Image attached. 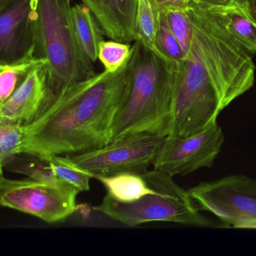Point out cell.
I'll return each instance as SVG.
<instances>
[{"label": "cell", "instance_id": "obj_1", "mask_svg": "<svg viewBox=\"0 0 256 256\" xmlns=\"http://www.w3.org/2000/svg\"><path fill=\"white\" fill-rule=\"evenodd\" d=\"M129 58L118 70H104L60 92L36 121L25 126L20 153L48 159L109 144L127 83Z\"/></svg>", "mask_w": 256, "mask_h": 256}, {"label": "cell", "instance_id": "obj_2", "mask_svg": "<svg viewBox=\"0 0 256 256\" xmlns=\"http://www.w3.org/2000/svg\"><path fill=\"white\" fill-rule=\"evenodd\" d=\"M177 65L156 49L134 42L127 83L112 122L110 143L136 134L168 135Z\"/></svg>", "mask_w": 256, "mask_h": 256}, {"label": "cell", "instance_id": "obj_3", "mask_svg": "<svg viewBox=\"0 0 256 256\" xmlns=\"http://www.w3.org/2000/svg\"><path fill=\"white\" fill-rule=\"evenodd\" d=\"M72 0H36L34 56L48 63L56 96L66 87L96 75L78 43Z\"/></svg>", "mask_w": 256, "mask_h": 256}, {"label": "cell", "instance_id": "obj_4", "mask_svg": "<svg viewBox=\"0 0 256 256\" xmlns=\"http://www.w3.org/2000/svg\"><path fill=\"white\" fill-rule=\"evenodd\" d=\"M153 192L131 203L116 201L106 195L96 211L129 227L150 222H168L196 227H212V221L200 213L189 192L172 177L156 169L142 173Z\"/></svg>", "mask_w": 256, "mask_h": 256}, {"label": "cell", "instance_id": "obj_5", "mask_svg": "<svg viewBox=\"0 0 256 256\" xmlns=\"http://www.w3.org/2000/svg\"><path fill=\"white\" fill-rule=\"evenodd\" d=\"M222 111L218 90L192 47L177 65L168 135L185 137L216 123Z\"/></svg>", "mask_w": 256, "mask_h": 256}, {"label": "cell", "instance_id": "obj_6", "mask_svg": "<svg viewBox=\"0 0 256 256\" xmlns=\"http://www.w3.org/2000/svg\"><path fill=\"white\" fill-rule=\"evenodd\" d=\"M80 191L63 180H13L0 174V207L36 216L46 223L63 222L78 209Z\"/></svg>", "mask_w": 256, "mask_h": 256}, {"label": "cell", "instance_id": "obj_7", "mask_svg": "<svg viewBox=\"0 0 256 256\" xmlns=\"http://www.w3.org/2000/svg\"><path fill=\"white\" fill-rule=\"evenodd\" d=\"M164 138L153 134H136L100 148L64 156L69 163L90 173L93 178L123 172L141 174L153 165Z\"/></svg>", "mask_w": 256, "mask_h": 256}, {"label": "cell", "instance_id": "obj_8", "mask_svg": "<svg viewBox=\"0 0 256 256\" xmlns=\"http://www.w3.org/2000/svg\"><path fill=\"white\" fill-rule=\"evenodd\" d=\"M188 192L200 211L210 212L233 228L256 220V180L250 177L227 176Z\"/></svg>", "mask_w": 256, "mask_h": 256}, {"label": "cell", "instance_id": "obj_9", "mask_svg": "<svg viewBox=\"0 0 256 256\" xmlns=\"http://www.w3.org/2000/svg\"><path fill=\"white\" fill-rule=\"evenodd\" d=\"M224 140L222 128L218 123L190 136L166 135L156 153L153 168L173 177L210 168L221 151Z\"/></svg>", "mask_w": 256, "mask_h": 256}, {"label": "cell", "instance_id": "obj_10", "mask_svg": "<svg viewBox=\"0 0 256 256\" xmlns=\"http://www.w3.org/2000/svg\"><path fill=\"white\" fill-rule=\"evenodd\" d=\"M36 0H14L0 11V64L34 56Z\"/></svg>", "mask_w": 256, "mask_h": 256}, {"label": "cell", "instance_id": "obj_11", "mask_svg": "<svg viewBox=\"0 0 256 256\" xmlns=\"http://www.w3.org/2000/svg\"><path fill=\"white\" fill-rule=\"evenodd\" d=\"M55 99L48 63L42 60L0 106V117L28 126L44 112Z\"/></svg>", "mask_w": 256, "mask_h": 256}, {"label": "cell", "instance_id": "obj_12", "mask_svg": "<svg viewBox=\"0 0 256 256\" xmlns=\"http://www.w3.org/2000/svg\"><path fill=\"white\" fill-rule=\"evenodd\" d=\"M90 9L105 36L130 44L136 41L138 0H81Z\"/></svg>", "mask_w": 256, "mask_h": 256}, {"label": "cell", "instance_id": "obj_13", "mask_svg": "<svg viewBox=\"0 0 256 256\" xmlns=\"http://www.w3.org/2000/svg\"><path fill=\"white\" fill-rule=\"evenodd\" d=\"M75 35L86 55L94 63L98 58L99 47L104 41V33L97 20L84 3L72 7Z\"/></svg>", "mask_w": 256, "mask_h": 256}, {"label": "cell", "instance_id": "obj_14", "mask_svg": "<svg viewBox=\"0 0 256 256\" xmlns=\"http://www.w3.org/2000/svg\"><path fill=\"white\" fill-rule=\"evenodd\" d=\"M94 178L103 184L106 195L120 202H134L154 190L142 173L123 172Z\"/></svg>", "mask_w": 256, "mask_h": 256}, {"label": "cell", "instance_id": "obj_15", "mask_svg": "<svg viewBox=\"0 0 256 256\" xmlns=\"http://www.w3.org/2000/svg\"><path fill=\"white\" fill-rule=\"evenodd\" d=\"M222 15L231 34L252 55L256 54V24L238 0L224 6H213Z\"/></svg>", "mask_w": 256, "mask_h": 256}, {"label": "cell", "instance_id": "obj_16", "mask_svg": "<svg viewBox=\"0 0 256 256\" xmlns=\"http://www.w3.org/2000/svg\"><path fill=\"white\" fill-rule=\"evenodd\" d=\"M160 12L153 0H138L136 14V41L154 49Z\"/></svg>", "mask_w": 256, "mask_h": 256}, {"label": "cell", "instance_id": "obj_17", "mask_svg": "<svg viewBox=\"0 0 256 256\" xmlns=\"http://www.w3.org/2000/svg\"><path fill=\"white\" fill-rule=\"evenodd\" d=\"M10 172L24 174L39 181L52 182L58 180L49 160L28 153H18L4 167Z\"/></svg>", "mask_w": 256, "mask_h": 256}, {"label": "cell", "instance_id": "obj_18", "mask_svg": "<svg viewBox=\"0 0 256 256\" xmlns=\"http://www.w3.org/2000/svg\"><path fill=\"white\" fill-rule=\"evenodd\" d=\"M43 59L36 57L10 63L0 64V106L25 79L28 72Z\"/></svg>", "mask_w": 256, "mask_h": 256}, {"label": "cell", "instance_id": "obj_19", "mask_svg": "<svg viewBox=\"0 0 256 256\" xmlns=\"http://www.w3.org/2000/svg\"><path fill=\"white\" fill-rule=\"evenodd\" d=\"M25 126L0 117V174L8 162L20 153L24 138Z\"/></svg>", "mask_w": 256, "mask_h": 256}, {"label": "cell", "instance_id": "obj_20", "mask_svg": "<svg viewBox=\"0 0 256 256\" xmlns=\"http://www.w3.org/2000/svg\"><path fill=\"white\" fill-rule=\"evenodd\" d=\"M48 159L58 179L74 186L80 192L90 191V180L93 178L91 174L73 166L64 156H52Z\"/></svg>", "mask_w": 256, "mask_h": 256}, {"label": "cell", "instance_id": "obj_21", "mask_svg": "<svg viewBox=\"0 0 256 256\" xmlns=\"http://www.w3.org/2000/svg\"><path fill=\"white\" fill-rule=\"evenodd\" d=\"M161 12L165 15L170 30L178 42L185 58L190 48L192 30L184 9H168Z\"/></svg>", "mask_w": 256, "mask_h": 256}, {"label": "cell", "instance_id": "obj_22", "mask_svg": "<svg viewBox=\"0 0 256 256\" xmlns=\"http://www.w3.org/2000/svg\"><path fill=\"white\" fill-rule=\"evenodd\" d=\"M160 12V19L154 49L170 61L179 64L184 59V55L178 42L170 30L165 15Z\"/></svg>", "mask_w": 256, "mask_h": 256}, {"label": "cell", "instance_id": "obj_23", "mask_svg": "<svg viewBox=\"0 0 256 256\" xmlns=\"http://www.w3.org/2000/svg\"><path fill=\"white\" fill-rule=\"evenodd\" d=\"M131 47L130 44L104 40L99 47L98 59L104 66L105 70H118L129 58Z\"/></svg>", "mask_w": 256, "mask_h": 256}, {"label": "cell", "instance_id": "obj_24", "mask_svg": "<svg viewBox=\"0 0 256 256\" xmlns=\"http://www.w3.org/2000/svg\"><path fill=\"white\" fill-rule=\"evenodd\" d=\"M160 12L172 9H184L189 0H153Z\"/></svg>", "mask_w": 256, "mask_h": 256}, {"label": "cell", "instance_id": "obj_25", "mask_svg": "<svg viewBox=\"0 0 256 256\" xmlns=\"http://www.w3.org/2000/svg\"><path fill=\"white\" fill-rule=\"evenodd\" d=\"M248 11L256 24V0H238Z\"/></svg>", "mask_w": 256, "mask_h": 256}, {"label": "cell", "instance_id": "obj_26", "mask_svg": "<svg viewBox=\"0 0 256 256\" xmlns=\"http://www.w3.org/2000/svg\"><path fill=\"white\" fill-rule=\"evenodd\" d=\"M234 0H189L188 3L207 5V6H224V5L230 4Z\"/></svg>", "mask_w": 256, "mask_h": 256}, {"label": "cell", "instance_id": "obj_27", "mask_svg": "<svg viewBox=\"0 0 256 256\" xmlns=\"http://www.w3.org/2000/svg\"><path fill=\"white\" fill-rule=\"evenodd\" d=\"M240 228H245V229H256V220L252 222H248V223L244 224L240 226Z\"/></svg>", "mask_w": 256, "mask_h": 256}, {"label": "cell", "instance_id": "obj_28", "mask_svg": "<svg viewBox=\"0 0 256 256\" xmlns=\"http://www.w3.org/2000/svg\"><path fill=\"white\" fill-rule=\"evenodd\" d=\"M14 0H0V11L13 3Z\"/></svg>", "mask_w": 256, "mask_h": 256}]
</instances>
